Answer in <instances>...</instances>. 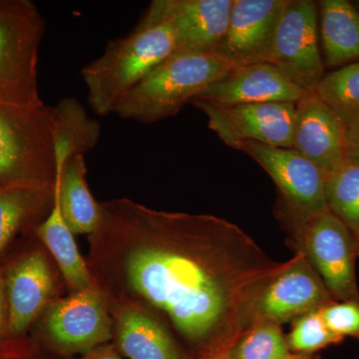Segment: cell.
I'll use <instances>...</instances> for the list:
<instances>
[{
	"label": "cell",
	"mask_w": 359,
	"mask_h": 359,
	"mask_svg": "<svg viewBox=\"0 0 359 359\" xmlns=\"http://www.w3.org/2000/svg\"><path fill=\"white\" fill-rule=\"evenodd\" d=\"M49 337L65 351H87L111 337V320L101 292L89 289L56 302L45 320Z\"/></svg>",
	"instance_id": "4fadbf2b"
},
{
	"label": "cell",
	"mask_w": 359,
	"mask_h": 359,
	"mask_svg": "<svg viewBox=\"0 0 359 359\" xmlns=\"http://www.w3.org/2000/svg\"><path fill=\"white\" fill-rule=\"evenodd\" d=\"M36 235L57 262L71 289L75 292L89 289L91 275L78 250L74 233L63 219L55 193L51 211L36 226Z\"/></svg>",
	"instance_id": "44dd1931"
},
{
	"label": "cell",
	"mask_w": 359,
	"mask_h": 359,
	"mask_svg": "<svg viewBox=\"0 0 359 359\" xmlns=\"http://www.w3.org/2000/svg\"><path fill=\"white\" fill-rule=\"evenodd\" d=\"M290 353L280 327L259 323L248 328L223 354L226 359H276Z\"/></svg>",
	"instance_id": "d4e9b609"
},
{
	"label": "cell",
	"mask_w": 359,
	"mask_h": 359,
	"mask_svg": "<svg viewBox=\"0 0 359 359\" xmlns=\"http://www.w3.org/2000/svg\"><path fill=\"white\" fill-rule=\"evenodd\" d=\"M56 161L50 107L0 104V189L55 186Z\"/></svg>",
	"instance_id": "277c9868"
},
{
	"label": "cell",
	"mask_w": 359,
	"mask_h": 359,
	"mask_svg": "<svg viewBox=\"0 0 359 359\" xmlns=\"http://www.w3.org/2000/svg\"><path fill=\"white\" fill-rule=\"evenodd\" d=\"M200 359H226L223 353L211 354V355L202 356Z\"/></svg>",
	"instance_id": "1f68e13d"
},
{
	"label": "cell",
	"mask_w": 359,
	"mask_h": 359,
	"mask_svg": "<svg viewBox=\"0 0 359 359\" xmlns=\"http://www.w3.org/2000/svg\"><path fill=\"white\" fill-rule=\"evenodd\" d=\"M7 301L4 269H0V337L7 334Z\"/></svg>",
	"instance_id": "f1b7e54d"
},
{
	"label": "cell",
	"mask_w": 359,
	"mask_h": 359,
	"mask_svg": "<svg viewBox=\"0 0 359 359\" xmlns=\"http://www.w3.org/2000/svg\"><path fill=\"white\" fill-rule=\"evenodd\" d=\"M327 327L339 337L359 339V304L354 302H334L320 309Z\"/></svg>",
	"instance_id": "4316f807"
},
{
	"label": "cell",
	"mask_w": 359,
	"mask_h": 359,
	"mask_svg": "<svg viewBox=\"0 0 359 359\" xmlns=\"http://www.w3.org/2000/svg\"><path fill=\"white\" fill-rule=\"evenodd\" d=\"M117 341L130 359H187L165 327L138 309H129L120 316Z\"/></svg>",
	"instance_id": "d6986e66"
},
{
	"label": "cell",
	"mask_w": 359,
	"mask_h": 359,
	"mask_svg": "<svg viewBox=\"0 0 359 359\" xmlns=\"http://www.w3.org/2000/svg\"><path fill=\"white\" fill-rule=\"evenodd\" d=\"M354 6H355L356 8H358V7H359V1H356L355 4H354Z\"/></svg>",
	"instance_id": "d6a6232c"
},
{
	"label": "cell",
	"mask_w": 359,
	"mask_h": 359,
	"mask_svg": "<svg viewBox=\"0 0 359 359\" xmlns=\"http://www.w3.org/2000/svg\"><path fill=\"white\" fill-rule=\"evenodd\" d=\"M231 68L216 53L174 52L124 97L115 114L144 124L173 117Z\"/></svg>",
	"instance_id": "3957f363"
},
{
	"label": "cell",
	"mask_w": 359,
	"mask_h": 359,
	"mask_svg": "<svg viewBox=\"0 0 359 359\" xmlns=\"http://www.w3.org/2000/svg\"><path fill=\"white\" fill-rule=\"evenodd\" d=\"M50 111L57 174L71 156H85L96 147L101 127L89 117L82 104L71 97L61 99Z\"/></svg>",
	"instance_id": "ffe728a7"
},
{
	"label": "cell",
	"mask_w": 359,
	"mask_h": 359,
	"mask_svg": "<svg viewBox=\"0 0 359 359\" xmlns=\"http://www.w3.org/2000/svg\"><path fill=\"white\" fill-rule=\"evenodd\" d=\"M237 150L256 161L275 182L280 194L276 214L287 231L330 211L327 177L294 149L248 141L240 144Z\"/></svg>",
	"instance_id": "8992f818"
},
{
	"label": "cell",
	"mask_w": 359,
	"mask_h": 359,
	"mask_svg": "<svg viewBox=\"0 0 359 359\" xmlns=\"http://www.w3.org/2000/svg\"><path fill=\"white\" fill-rule=\"evenodd\" d=\"M85 156H71L56 174L54 193L61 214L73 233H91L100 229L102 208L97 204L86 182Z\"/></svg>",
	"instance_id": "e0dca14e"
},
{
	"label": "cell",
	"mask_w": 359,
	"mask_h": 359,
	"mask_svg": "<svg viewBox=\"0 0 359 359\" xmlns=\"http://www.w3.org/2000/svg\"><path fill=\"white\" fill-rule=\"evenodd\" d=\"M208 119V126L229 147L237 149L252 141L273 147L292 148L294 103H257L219 105L193 100Z\"/></svg>",
	"instance_id": "9c48e42d"
},
{
	"label": "cell",
	"mask_w": 359,
	"mask_h": 359,
	"mask_svg": "<svg viewBox=\"0 0 359 359\" xmlns=\"http://www.w3.org/2000/svg\"><path fill=\"white\" fill-rule=\"evenodd\" d=\"M43 16L29 0H0V104L43 107L37 80Z\"/></svg>",
	"instance_id": "5b68a950"
},
{
	"label": "cell",
	"mask_w": 359,
	"mask_h": 359,
	"mask_svg": "<svg viewBox=\"0 0 359 359\" xmlns=\"http://www.w3.org/2000/svg\"><path fill=\"white\" fill-rule=\"evenodd\" d=\"M347 160L359 163V116L346 125Z\"/></svg>",
	"instance_id": "83f0119b"
},
{
	"label": "cell",
	"mask_w": 359,
	"mask_h": 359,
	"mask_svg": "<svg viewBox=\"0 0 359 359\" xmlns=\"http://www.w3.org/2000/svg\"><path fill=\"white\" fill-rule=\"evenodd\" d=\"M114 205L142 237L127 257L132 287L203 356L223 353L252 327L262 292L289 261L271 259L219 217L153 211L128 201Z\"/></svg>",
	"instance_id": "6da1fadb"
},
{
	"label": "cell",
	"mask_w": 359,
	"mask_h": 359,
	"mask_svg": "<svg viewBox=\"0 0 359 359\" xmlns=\"http://www.w3.org/2000/svg\"><path fill=\"white\" fill-rule=\"evenodd\" d=\"M325 63L339 68L359 61V11L346 0L318 2Z\"/></svg>",
	"instance_id": "ac0fdd59"
},
{
	"label": "cell",
	"mask_w": 359,
	"mask_h": 359,
	"mask_svg": "<svg viewBox=\"0 0 359 359\" xmlns=\"http://www.w3.org/2000/svg\"><path fill=\"white\" fill-rule=\"evenodd\" d=\"M287 339L290 353L313 354L344 339L334 334L321 318L320 309L294 320Z\"/></svg>",
	"instance_id": "484cf974"
},
{
	"label": "cell",
	"mask_w": 359,
	"mask_h": 359,
	"mask_svg": "<svg viewBox=\"0 0 359 359\" xmlns=\"http://www.w3.org/2000/svg\"><path fill=\"white\" fill-rule=\"evenodd\" d=\"M314 92L344 124H349L359 116V61L325 75Z\"/></svg>",
	"instance_id": "cb8c5ba5"
},
{
	"label": "cell",
	"mask_w": 359,
	"mask_h": 359,
	"mask_svg": "<svg viewBox=\"0 0 359 359\" xmlns=\"http://www.w3.org/2000/svg\"><path fill=\"white\" fill-rule=\"evenodd\" d=\"M289 233L294 249L308 257L334 301L359 304L355 273L358 250L346 224L327 211Z\"/></svg>",
	"instance_id": "52a82bcc"
},
{
	"label": "cell",
	"mask_w": 359,
	"mask_h": 359,
	"mask_svg": "<svg viewBox=\"0 0 359 359\" xmlns=\"http://www.w3.org/2000/svg\"><path fill=\"white\" fill-rule=\"evenodd\" d=\"M176 50L173 26L147 9L133 32L111 41L82 68L90 108L98 116L115 113L124 97Z\"/></svg>",
	"instance_id": "7a4b0ae2"
},
{
	"label": "cell",
	"mask_w": 359,
	"mask_h": 359,
	"mask_svg": "<svg viewBox=\"0 0 359 359\" xmlns=\"http://www.w3.org/2000/svg\"><path fill=\"white\" fill-rule=\"evenodd\" d=\"M276 359H314V356L311 355V354L290 353L289 354H287V355H283L282 358Z\"/></svg>",
	"instance_id": "4dcf8cb0"
},
{
	"label": "cell",
	"mask_w": 359,
	"mask_h": 359,
	"mask_svg": "<svg viewBox=\"0 0 359 359\" xmlns=\"http://www.w3.org/2000/svg\"><path fill=\"white\" fill-rule=\"evenodd\" d=\"M334 302L337 301L308 257L297 252L262 292L255 308L252 325L268 323L280 327Z\"/></svg>",
	"instance_id": "30bf717a"
},
{
	"label": "cell",
	"mask_w": 359,
	"mask_h": 359,
	"mask_svg": "<svg viewBox=\"0 0 359 359\" xmlns=\"http://www.w3.org/2000/svg\"><path fill=\"white\" fill-rule=\"evenodd\" d=\"M325 189L328 209L351 231L359 257V163L347 160L327 177Z\"/></svg>",
	"instance_id": "603a6c76"
},
{
	"label": "cell",
	"mask_w": 359,
	"mask_h": 359,
	"mask_svg": "<svg viewBox=\"0 0 359 359\" xmlns=\"http://www.w3.org/2000/svg\"><path fill=\"white\" fill-rule=\"evenodd\" d=\"M53 204L54 187L0 189V255L20 231L50 212Z\"/></svg>",
	"instance_id": "7402d4cb"
},
{
	"label": "cell",
	"mask_w": 359,
	"mask_h": 359,
	"mask_svg": "<svg viewBox=\"0 0 359 359\" xmlns=\"http://www.w3.org/2000/svg\"><path fill=\"white\" fill-rule=\"evenodd\" d=\"M233 0H154L151 13L173 26L177 50L188 53H216L223 41Z\"/></svg>",
	"instance_id": "5bb4252c"
},
{
	"label": "cell",
	"mask_w": 359,
	"mask_h": 359,
	"mask_svg": "<svg viewBox=\"0 0 359 359\" xmlns=\"http://www.w3.org/2000/svg\"><path fill=\"white\" fill-rule=\"evenodd\" d=\"M290 0H233L216 54L233 67L269 63L280 18Z\"/></svg>",
	"instance_id": "8fae6325"
},
{
	"label": "cell",
	"mask_w": 359,
	"mask_h": 359,
	"mask_svg": "<svg viewBox=\"0 0 359 359\" xmlns=\"http://www.w3.org/2000/svg\"><path fill=\"white\" fill-rule=\"evenodd\" d=\"M79 359H122L109 346H99L92 349Z\"/></svg>",
	"instance_id": "f546056e"
},
{
	"label": "cell",
	"mask_w": 359,
	"mask_h": 359,
	"mask_svg": "<svg viewBox=\"0 0 359 359\" xmlns=\"http://www.w3.org/2000/svg\"><path fill=\"white\" fill-rule=\"evenodd\" d=\"M306 93L275 66L264 62L231 68L194 100L209 101L219 105L295 104Z\"/></svg>",
	"instance_id": "9a60e30c"
},
{
	"label": "cell",
	"mask_w": 359,
	"mask_h": 359,
	"mask_svg": "<svg viewBox=\"0 0 359 359\" xmlns=\"http://www.w3.org/2000/svg\"><path fill=\"white\" fill-rule=\"evenodd\" d=\"M318 4L290 0L278 23L269 63L306 92L325 76L318 45Z\"/></svg>",
	"instance_id": "ba28073f"
},
{
	"label": "cell",
	"mask_w": 359,
	"mask_h": 359,
	"mask_svg": "<svg viewBox=\"0 0 359 359\" xmlns=\"http://www.w3.org/2000/svg\"><path fill=\"white\" fill-rule=\"evenodd\" d=\"M292 148L327 178L347 161L346 125L314 91L306 92L295 103Z\"/></svg>",
	"instance_id": "7c38bea8"
},
{
	"label": "cell",
	"mask_w": 359,
	"mask_h": 359,
	"mask_svg": "<svg viewBox=\"0 0 359 359\" xmlns=\"http://www.w3.org/2000/svg\"><path fill=\"white\" fill-rule=\"evenodd\" d=\"M7 334L18 337L41 313L53 290L50 266L43 255L32 252L4 271Z\"/></svg>",
	"instance_id": "2e32d148"
}]
</instances>
